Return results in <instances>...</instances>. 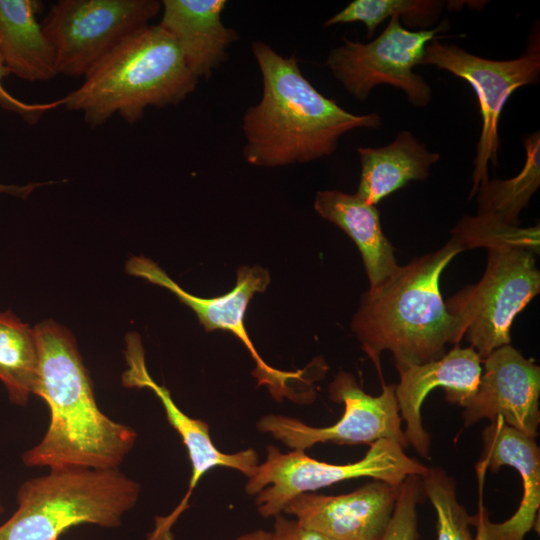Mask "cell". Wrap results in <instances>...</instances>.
Here are the masks:
<instances>
[{"mask_svg": "<svg viewBox=\"0 0 540 540\" xmlns=\"http://www.w3.org/2000/svg\"><path fill=\"white\" fill-rule=\"evenodd\" d=\"M34 331L39 352L34 395L47 404L50 421L43 438L23 453L24 465L119 468L135 445L136 431L100 410L89 372L68 329L46 320Z\"/></svg>", "mask_w": 540, "mask_h": 540, "instance_id": "obj_1", "label": "cell"}, {"mask_svg": "<svg viewBox=\"0 0 540 540\" xmlns=\"http://www.w3.org/2000/svg\"><path fill=\"white\" fill-rule=\"evenodd\" d=\"M251 48L263 93L243 117V157L249 164L276 167L328 157L343 134L381 126L378 113L355 115L321 94L304 77L295 55L283 57L262 41Z\"/></svg>", "mask_w": 540, "mask_h": 540, "instance_id": "obj_2", "label": "cell"}, {"mask_svg": "<svg viewBox=\"0 0 540 540\" xmlns=\"http://www.w3.org/2000/svg\"><path fill=\"white\" fill-rule=\"evenodd\" d=\"M462 248L450 239L440 249L400 266L360 299L351 329L382 378L380 356L393 354L396 368L420 365L463 339L440 291L441 274Z\"/></svg>", "mask_w": 540, "mask_h": 540, "instance_id": "obj_3", "label": "cell"}, {"mask_svg": "<svg viewBox=\"0 0 540 540\" xmlns=\"http://www.w3.org/2000/svg\"><path fill=\"white\" fill-rule=\"evenodd\" d=\"M84 78L59 103L67 110L83 112L91 127L104 124L115 113L134 124L148 106L163 108L183 101L199 79L176 41L159 25H147L129 35Z\"/></svg>", "mask_w": 540, "mask_h": 540, "instance_id": "obj_4", "label": "cell"}, {"mask_svg": "<svg viewBox=\"0 0 540 540\" xmlns=\"http://www.w3.org/2000/svg\"><path fill=\"white\" fill-rule=\"evenodd\" d=\"M140 484L115 469L67 467L24 481L0 540H58L81 524L116 528L137 503Z\"/></svg>", "mask_w": 540, "mask_h": 540, "instance_id": "obj_5", "label": "cell"}, {"mask_svg": "<svg viewBox=\"0 0 540 540\" xmlns=\"http://www.w3.org/2000/svg\"><path fill=\"white\" fill-rule=\"evenodd\" d=\"M427 469L406 455L398 443L387 439L374 442L362 459L347 464L319 461L304 450L283 453L269 445L266 459L247 478L245 491L256 496L258 513L268 518L281 514L287 504L302 493L360 477L399 486L411 475L423 476Z\"/></svg>", "mask_w": 540, "mask_h": 540, "instance_id": "obj_6", "label": "cell"}, {"mask_svg": "<svg viewBox=\"0 0 540 540\" xmlns=\"http://www.w3.org/2000/svg\"><path fill=\"white\" fill-rule=\"evenodd\" d=\"M488 250L480 281L445 301L463 338L482 361L497 348L510 344L515 317L540 291V271L532 251L513 246Z\"/></svg>", "mask_w": 540, "mask_h": 540, "instance_id": "obj_7", "label": "cell"}, {"mask_svg": "<svg viewBox=\"0 0 540 540\" xmlns=\"http://www.w3.org/2000/svg\"><path fill=\"white\" fill-rule=\"evenodd\" d=\"M130 275L149 281L171 291L181 303L190 307L207 332L221 329L237 337L255 362L252 372L257 386H266L277 401L284 398L296 402H309L314 398L313 378H320L325 369L314 372L306 368L283 371L268 365L256 351L244 325L245 313L252 296L264 292L270 283L269 272L260 266H241L237 270L235 286L229 292L203 298L185 291L155 262L144 256H133L126 263Z\"/></svg>", "mask_w": 540, "mask_h": 540, "instance_id": "obj_8", "label": "cell"}, {"mask_svg": "<svg viewBox=\"0 0 540 540\" xmlns=\"http://www.w3.org/2000/svg\"><path fill=\"white\" fill-rule=\"evenodd\" d=\"M420 65H433L470 84L479 103L482 119L472 174L473 197L480 183L488 179V163L498 164L501 112L515 90L540 80V34L534 27L522 55L511 60H491L467 52L438 39L430 41Z\"/></svg>", "mask_w": 540, "mask_h": 540, "instance_id": "obj_9", "label": "cell"}, {"mask_svg": "<svg viewBox=\"0 0 540 540\" xmlns=\"http://www.w3.org/2000/svg\"><path fill=\"white\" fill-rule=\"evenodd\" d=\"M447 30L446 19L433 29L411 31L393 16L381 34L368 43L344 37L343 44L330 51L326 65L358 101H365L374 87L384 84L401 89L411 104L424 107L432 98V90L413 68L420 65L426 45Z\"/></svg>", "mask_w": 540, "mask_h": 540, "instance_id": "obj_10", "label": "cell"}, {"mask_svg": "<svg viewBox=\"0 0 540 540\" xmlns=\"http://www.w3.org/2000/svg\"><path fill=\"white\" fill-rule=\"evenodd\" d=\"M157 0H60L41 26L53 45L57 73L79 78L160 11Z\"/></svg>", "mask_w": 540, "mask_h": 540, "instance_id": "obj_11", "label": "cell"}, {"mask_svg": "<svg viewBox=\"0 0 540 540\" xmlns=\"http://www.w3.org/2000/svg\"><path fill=\"white\" fill-rule=\"evenodd\" d=\"M396 384L384 385L380 395L364 392L355 377L339 372L329 385V398L344 404L341 418L331 426L313 427L301 420L269 414L257 422V429L269 433L293 450H306L317 443L368 444L387 439L403 449L409 447L396 399Z\"/></svg>", "mask_w": 540, "mask_h": 540, "instance_id": "obj_12", "label": "cell"}, {"mask_svg": "<svg viewBox=\"0 0 540 540\" xmlns=\"http://www.w3.org/2000/svg\"><path fill=\"white\" fill-rule=\"evenodd\" d=\"M125 359L128 368L122 374L127 388H147L161 402L170 426L179 434L191 464L188 490L175 509L166 516L155 518V526L147 540H173L171 528L179 516L189 507V500L201 478L212 468L226 467L250 477L259 464V456L253 448L235 453H224L213 443L209 425L184 413L174 402L170 391L158 384L149 374L140 337L136 333L126 336Z\"/></svg>", "mask_w": 540, "mask_h": 540, "instance_id": "obj_13", "label": "cell"}, {"mask_svg": "<svg viewBox=\"0 0 540 540\" xmlns=\"http://www.w3.org/2000/svg\"><path fill=\"white\" fill-rule=\"evenodd\" d=\"M483 363L476 391L461 406L465 425L501 419L536 438L540 423V367L510 344L491 352Z\"/></svg>", "mask_w": 540, "mask_h": 540, "instance_id": "obj_14", "label": "cell"}, {"mask_svg": "<svg viewBox=\"0 0 540 540\" xmlns=\"http://www.w3.org/2000/svg\"><path fill=\"white\" fill-rule=\"evenodd\" d=\"M399 489L375 480L346 494L307 492L293 498L283 512L335 540H381Z\"/></svg>", "mask_w": 540, "mask_h": 540, "instance_id": "obj_15", "label": "cell"}, {"mask_svg": "<svg viewBox=\"0 0 540 540\" xmlns=\"http://www.w3.org/2000/svg\"><path fill=\"white\" fill-rule=\"evenodd\" d=\"M482 442L481 471L497 472L502 466L515 468L521 476L523 495L516 512L502 523L491 522L481 506L472 516L474 540H524L536 524L540 506V451L535 438L497 419L484 428Z\"/></svg>", "mask_w": 540, "mask_h": 540, "instance_id": "obj_16", "label": "cell"}, {"mask_svg": "<svg viewBox=\"0 0 540 540\" xmlns=\"http://www.w3.org/2000/svg\"><path fill=\"white\" fill-rule=\"evenodd\" d=\"M482 360L470 346L458 345L441 358L397 369L400 381L396 385V399L404 434L409 446L419 455L429 458L430 436L421 418L422 404L431 390L442 387L445 399L462 406L476 391L482 373Z\"/></svg>", "mask_w": 540, "mask_h": 540, "instance_id": "obj_17", "label": "cell"}, {"mask_svg": "<svg viewBox=\"0 0 540 540\" xmlns=\"http://www.w3.org/2000/svg\"><path fill=\"white\" fill-rule=\"evenodd\" d=\"M160 23L179 46L191 71L208 78L227 58V49L239 39L226 27L221 14L225 0H164Z\"/></svg>", "mask_w": 540, "mask_h": 540, "instance_id": "obj_18", "label": "cell"}, {"mask_svg": "<svg viewBox=\"0 0 540 540\" xmlns=\"http://www.w3.org/2000/svg\"><path fill=\"white\" fill-rule=\"evenodd\" d=\"M314 208L354 241L363 259L369 287L381 283L399 267L394 247L383 233L376 206L356 194L323 190L317 192Z\"/></svg>", "mask_w": 540, "mask_h": 540, "instance_id": "obj_19", "label": "cell"}, {"mask_svg": "<svg viewBox=\"0 0 540 540\" xmlns=\"http://www.w3.org/2000/svg\"><path fill=\"white\" fill-rule=\"evenodd\" d=\"M38 0H0V56L10 74L27 81H45L57 73L53 45L37 14Z\"/></svg>", "mask_w": 540, "mask_h": 540, "instance_id": "obj_20", "label": "cell"}, {"mask_svg": "<svg viewBox=\"0 0 540 540\" xmlns=\"http://www.w3.org/2000/svg\"><path fill=\"white\" fill-rule=\"evenodd\" d=\"M361 174L357 192L364 202L376 206L411 181L425 180L440 154L431 152L410 131H401L390 144L359 147Z\"/></svg>", "mask_w": 540, "mask_h": 540, "instance_id": "obj_21", "label": "cell"}, {"mask_svg": "<svg viewBox=\"0 0 540 540\" xmlns=\"http://www.w3.org/2000/svg\"><path fill=\"white\" fill-rule=\"evenodd\" d=\"M526 153L521 171L510 179H486L477 194V215L502 224L517 226L520 212L540 184V133L535 131L523 138Z\"/></svg>", "mask_w": 540, "mask_h": 540, "instance_id": "obj_22", "label": "cell"}, {"mask_svg": "<svg viewBox=\"0 0 540 540\" xmlns=\"http://www.w3.org/2000/svg\"><path fill=\"white\" fill-rule=\"evenodd\" d=\"M39 352L34 327L12 312H0V380L11 403L26 406L38 378Z\"/></svg>", "mask_w": 540, "mask_h": 540, "instance_id": "obj_23", "label": "cell"}, {"mask_svg": "<svg viewBox=\"0 0 540 540\" xmlns=\"http://www.w3.org/2000/svg\"><path fill=\"white\" fill-rule=\"evenodd\" d=\"M443 7L444 2L439 0H354L327 19L324 27L361 22L366 27L367 39H370L376 27L393 16L399 17L401 24L427 29L439 18Z\"/></svg>", "mask_w": 540, "mask_h": 540, "instance_id": "obj_24", "label": "cell"}, {"mask_svg": "<svg viewBox=\"0 0 540 540\" xmlns=\"http://www.w3.org/2000/svg\"><path fill=\"white\" fill-rule=\"evenodd\" d=\"M421 484L436 512L437 540H474L472 516L458 501L455 480L442 468L432 467L421 476Z\"/></svg>", "mask_w": 540, "mask_h": 540, "instance_id": "obj_25", "label": "cell"}, {"mask_svg": "<svg viewBox=\"0 0 540 540\" xmlns=\"http://www.w3.org/2000/svg\"><path fill=\"white\" fill-rule=\"evenodd\" d=\"M452 240L462 250L475 247L513 246L539 253V224L519 228L483 216H465L453 228Z\"/></svg>", "mask_w": 540, "mask_h": 540, "instance_id": "obj_26", "label": "cell"}, {"mask_svg": "<svg viewBox=\"0 0 540 540\" xmlns=\"http://www.w3.org/2000/svg\"><path fill=\"white\" fill-rule=\"evenodd\" d=\"M422 494L421 476L411 475L402 482L391 520L381 540L417 539V505Z\"/></svg>", "mask_w": 540, "mask_h": 540, "instance_id": "obj_27", "label": "cell"}, {"mask_svg": "<svg viewBox=\"0 0 540 540\" xmlns=\"http://www.w3.org/2000/svg\"><path fill=\"white\" fill-rule=\"evenodd\" d=\"M10 74L0 56V106L10 112L18 114L29 124H35L41 116L60 106L59 100L50 103H27L11 95L3 85V79Z\"/></svg>", "mask_w": 540, "mask_h": 540, "instance_id": "obj_28", "label": "cell"}, {"mask_svg": "<svg viewBox=\"0 0 540 540\" xmlns=\"http://www.w3.org/2000/svg\"><path fill=\"white\" fill-rule=\"evenodd\" d=\"M271 540H335L315 529L300 524L296 519H288L282 514L274 517Z\"/></svg>", "mask_w": 540, "mask_h": 540, "instance_id": "obj_29", "label": "cell"}, {"mask_svg": "<svg viewBox=\"0 0 540 540\" xmlns=\"http://www.w3.org/2000/svg\"><path fill=\"white\" fill-rule=\"evenodd\" d=\"M50 183L51 182H31L26 185H8L0 183V193H5L20 198H26L37 187Z\"/></svg>", "mask_w": 540, "mask_h": 540, "instance_id": "obj_30", "label": "cell"}, {"mask_svg": "<svg viewBox=\"0 0 540 540\" xmlns=\"http://www.w3.org/2000/svg\"><path fill=\"white\" fill-rule=\"evenodd\" d=\"M232 540H271V538L269 531L257 529L248 533H244Z\"/></svg>", "mask_w": 540, "mask_h": 540, "instance_id": "obj_31", "label": "cell"}, {"mask_svg": "<svg viewBox=\"0 0 540 540\" xmlns=\"http://www.w3.org/2000/svg\"><path fill=\"white\" fill-rule=\"evenodd\" d=\"M3 512H4V505L2 503V499H1V496H0V516L2 515Z\"/></svg>", "mask_w": 540, "mask_h": 540, "instance_id": "obj_32", "label": "cell"}]
</instances>
